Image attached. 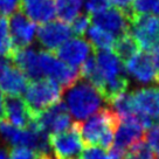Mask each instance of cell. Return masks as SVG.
<instances>
[{
    "label": "cell",
    "mask_w": 159,
    "mask_h": 159,
    "mask_svg": "<svg viewBox=\"0 0 159 159\" xmlns=\"http://www.w3.org/2000/svg\"><path fill=\"white\" fill-rule=\"evenodd\" d=\"M95 59L102 80L99 93L110 104L118 96L126 93L129 88L124 65L112 49L95 50Z\"/></svg>",
    "instance_id": "6da1fadb"
},
{
    "label": "cell",
    "mask_w": 159,
    "mask_h": 159,
    "mask_svg": "<svg viewBox=\"0 0 159 159\" xmlns=\"http://www.w3.org/2000/svg\"><path fill=\"white\" fill-rule=\"evenodd\" d=\"M62 96L63 103L76 122L95 115L107 103L98 90L82 77L62 90Z\"/></svg>",
    "instance_id": "7a4b0ae2"
},
{
    "label": "cell",
    "mask_w": 159,
    "mask_h": 159,
    "mask_svg": "<svg viewBox=\"0 0 159 159\" xmlns=\"http://www.w3.org/2000/svg\"><path fill=\"white\" fill-rule=\"evenodd\" d=\"M120 118L114 110L103 108L81 123V136L85 148L99 146L108 150L114 143L115 134Z\"/></svg>",
    "instance_id": "3957f363"
},
{
    "label": "cell",
    "mask_w": 159,
    "mask_h": 159,
    "mask_svg": "<svg viewBox=\"0 0 159 159\" xmlns=\"http://www.w3.org/2000/svg\"><path fill=\"white\" fill-rule=\"evenodd\" d=\"M62 87L50 79H42L28 84L24 97L32 117L35 118L42 111L60 102Z\"/></svg>",
    "instance_id": "277c9868"
},
{
    "label": "cell",
    "mask_w": 159,
    "mask_h": 159,
    "mask_svg": "<svg viewBox=\"0 0 159 159\" xmlns=\"http://www.w3.org/2000/svg\"><path fill=\"white\" fill-rule=\"evenodd\" d=\"M145 134L146 129L139 122L137 116L120 119L115 134L114 143L108 150L111 159L123 158L132 146L144 140Z\"/></svg>",
    "instance_id": "5b68a950"
},
{
    "label": "cell",
    "mask_w": 159,
    "mask_h": 159,
    "mask_svg": "<svg viewBox=\"0 0 159 159\" xmlns=\"http://www.w3.org/2000/svg\"><path fill=\"white\" fill-rule=\"evenodd\" d=\"M129 33L142 52H153L159 46V18L153 14H134Z\"/></svg>",
    "instance_id": "8992f818"
},
{
    "label": "cell",
    "mask_w": 159,
    "mask_h": 159,
    "mask_svg": "<svg viewBox=\"0 0 159 159\" xmlns=\"http://www.w3.org/2000/svg\"><path fill=\"white\" fill-rule=\"evenodd\" d=\"M49 142L55 159H79L85 148L81 136V122H73L69 129L49 136Z\"/></svg>",
    "instance_id": "52a82bcc"
},
{
    "label": "cell",
    "mask_w": 159,
    "mask_h": 159,
    "mask_svg": "<svg viewBox=\"0 0 159 159\" xmlns=\"http://www.w3.org/2000/svg\"><path fill=\"white\" fill-rule=\"evenodd\" d=\"M39 61L42 75L59 83L63 89L81 79V71L79 68L68 66L52 52L40 50Z\"/></svg>",
    "instance_id": "ba28073f"
},
{
    "label": "cell",
    "mask_w": 159,
    "mask_h": 159,
    "mask_svg": "<svg viewBox=\"0 0 159 159\" xmlns=\"http://www.w3.org/2000/svg\"><path fill=\"white\" fill-rule=\"evenodd\" d=\"M132 15L131 11L125 12L117 7H109L99 13L91 14V21L94 22V26L108 32L117 39L129 33L130 20Z\"/></svg>",
    "instance_id": "9c48e42d"
},
{
    "label": "cell",
    "mask_w": 159,
    "mask_h": 159,
    "mask_svg": "<svg viewBox=\"0 0 159 159\" xmlns=\"http://www.w3.org/2000/svg\"><path fill=\"white\" fill-rule=\"evenodd\" d=\"M125 73L139 84H152L159 81V74L152 59V55L138 52L131 59L124 62Z\"/></svg>",
    "instance_id": "30bf717a"
},
{
    "label": "cell",
    "mask_w": 159,
    "mask_h": 159,
    "mask_svg": "<svg viewBox=\"0 0 159 159\" xmlns=\"http://www.w3.org/2000/svg\"><path fill=\"white\" fill-rule=\"evenodd\" d=\"M33 119L39 125L40 129L49 136L61 134L69 129L70 125L73 124L69 111L63 102L55 103Z\"/></svg>",
    "instance_id": "8fae6325"
},
{
    "label": "cell",
    "mask_w": 159,
    "mask_h": 159,
    "mask_svg": "<svg viewBox=\"0 0 159 159\" xmlns=\"http://www.w3.org/2000/svg\"><path fill=\"white\" fill-rule=\"evenodd\" d=\"M73 34L70 26L61 20H52L40 26L36 34V39L40 47L46 52L59 49L65 42L70 39Z\"/></svg>",
    "instance_id": "7c38bea8"
},
{
    "label": "cell",
    "mask_w": 159,
    "mask_h": 159,
    "mask_svg": "<svg viewBox=\"0 0 159 159\" xmlns=\"http://www.w3.org/2000/svg\"><path fill=\"white\" fill-rule=\"evenodd\" d=\"M7 21L14 50L32 46L38 33L35 22L26 16L21 11H18L11 15Z\"/></svg>",
    "instance_id": "4fadbf2b"
},
{
    "label": "cell",
    "mask_w": 159,
    "mask_h": 159,
    "mask_svg": "<svg viewBox=\"0 0 159 159\" xmlns=\"http://www.w3.org/2000/svg\"><path fill=\"white\" fill-rule=\"evenodd\" d=\"M94 52L88 40L82 36H74L60 47L56 56L70 67L79 68L94 54Z\"/></svg>",
    "instance_id": "5bb4252c"
},
{
    "label": "cell",
    "mask_w": 159,
    "mask_h": 159,
    "mask_svg": "<svg viewBox=\"0 0 159 159\" xmlns=\"http://www.w3.org/2000/svg\"><path fill=\"white\" fill-rule=\"evenodd\" d=\"M40 50L34 47L30 46L21 49H15L11 56L12 62H14L15 66L19 68L25 76L32 82L39 81L43 79V75L40 68Z\"/></svg>",
    "instance_id": "9a60e30c"
},
{
    "label": "cell",
    "mask_w": 159,
    "mask_h": 159,
    "mask_svg": "<svg viewBox=\"0 0 159 159\" xmlns=\"http://www.w3.org/2000/svg\"><path fill=\"white\" fill-rule=\"evenodd\" d=\"M4 115L6 120L18 129H26L33 119L25 99L20 96L6 97L4 101Z\"/></svg>",
    "instance_id": "2e32d148"
},
{
    "label": "cell",
    "mask_w": 159,
    "mask_h": 159,
    "mask_svg": "<svg viewBox=\"0 0 159 159\" xmlns=\"http://www.w3.org/2000/svg\"><path fill=\"white\" fill-rule=\"evenodd\" d=\"M137 115H144L153 120H159V88L146 87L132 91Z\"/></svg>",
    "instance_id": "e0dca14e"
},
{
    "label": "cell",
    "mask_w": 159,
    "mask_h": 159,
    "mask_svg": "<svg viewBox=\"0 0 159 159\" xmlns=\"http://www.w3.org/2000/svg\"><path fill=\"white\" fill-rule=\"evenodd\" d=\"M28 87V79L15 65L10 63L0 70V90L8 96L25 94Z\"/></svg>",
    "instance_id": "ac0fdd59"
},
{
    "label": "cell",
    "mask_w": 159,
    "mask_h": 159,
    "mask_svg": "<svg viewBox=\"0 0 159 159\" xmlns=\"http://www.w3.org/2000/svg\"><path fill=\"white\" fill-rule=\"evenodd\" d=\"M21 12L33 22L46 24L56 15L55 0H21Z\"/></svg>",
    "instance_id": "d6986e66"
},
{
    "label": "cell",
    "mask_w": 159,
    "mask_h": 159,
    "mask_svg": "<svg viewBox=\"0 0 159 159\" xmlns=\"http://www.w3.org/2000/svg\"><path fill=\"white\" fill-rule=\"evenodd\" d=\"M84 0H55L56 14L63 22H73L80 14H82V7Z\"/></svg>",
    "instance_id": "ffe728a7"
},
{
    "label": "cell",
    "mask_w": 159,
    "mask_h": 159,
    "mask_svg": "<svg viewBox=\"0 0 159 159\" xmlns=\"http://www.w3.org/2000/svg\"><path fill=\"white\" fill-rule=\"evenodd\" d=\"M87 34V40L93 46L94 50L114 49L116 38L110 33L98 28L97 26H90Z\"/></svg>",
    "instance_id": "44dd1931"
},
{
    "label": "cell",
    "mask_w": 159,
    "mask_h": 159,
    "mask_svg": "<svg viewBox=\"0 0 159 159\" xmlns=\"http://www.w3.org/2000/svg\"><path fill=\"white\" fill-rule=\"evenodd\" d=\"M110 104L112 105V110L118 115L120 119L137 116V109H136L132 93L126 91L118 96L116 99H114Z\"/></svg>",
    "instance_id": "7402d4cb"
},
{
    "label": "cell",
    "mask_w": 159,
    "mask_h": 159,
    "mask_svg": "<svg viewBox=\"0 0 159 159\" xmlns=\"http://www.w3.org/2000/svg\"><path fill=\"white\" fill-rule=\"evenodd\" d=\"M139 47L134 39L130 35V33L124 34L116 39L114 46V52L117 54L119 59L123 62H126L129 59H131L134 54L139 52Z\"/></svg>",
    "instance_id": "603a6c76"
},
{
    "label": "cell",
    "mask_w": 159,
    "mask_h": 159,
    "mask_svg": "<svg viewBox=\"0 0 159 159\" xmlns=\"http://www.w3.org/2000/svg\"><path fill=\"white\" fill-rule=\"evenodd\" d=\"M13 52L14 47L8 30V21L4 16H0V57H11Z\"/></svg>",
    "instance_id": "cb8c5ba5"
},
{
    "label": "cell",
    "mask_w": 159,
    "mask_h": 159,
    "mask_svg": "<svg viewBox=\"0 0 159 159\" xmlns=\"http://www.w3.org/2000/svg\"><path fill=\"white\" fill-rule=\"evenodd\" d=\"M132 14H159V0H134L131 5Z\"/></svg>",
    "instance_id": "d4e9b609"
},
{
    "label": "cell",
    "mask_w": 159,
    "mask_h": 159,
    "mask_svg": "<svg viewBox=\"0 0 159 159\" xmlns=\"http://www.w3.org/2000/svg\"><path fill=\"white\" fill-rule=\"evenodd\" d=\"M0 134L6 142H8L13 146L19 145V139L21 130L15 128L14 125L8 123L6 119H0Z\"/></svg>",
    "instance_id": "484cf974"
},
{
    "label": "cell",
    "mask_w": 159,
    "mask_h": 159,
    "mask_svg": "<svg viewBox=\"0 0 159 159\" xmlns=\"http://www.w3.org/2000/svg\"><path fill=\"white\" fill-rule=\"evenodd\" d=\"M144 140L152 150L154 157L159 158V123H154L145 134Z\"/></svg>",
    "instance_id": "4316f807"
},
{
    "label": "cell",
    "mask_w": 159,
    "mask_h": 159,
    "mask_svg": "<svg viewBox=\"0 0 159 159\" xmlns=\"http://www.w3.org/2000/svg\"><path fill=\"white\" fill-rule=\"evenodd\" d=\"M90 21H91V16H89L88 13H82L80 14L76 19L71 22V32L75 33L77 36H82L84 35L90 27Z\"/></svg>",
    "instance_id": "83f0119b"
},
{
    "label": "cell",
    "mask_w": 159,
    "mask_h": 159,
    "mask_svg": "<svg viewBox=\"0 0 159 159\" xmlns=\"http://www.w3.org/2000/svg\"><path fill=\"white\" fill-rule=\"evenodd\" d=\"M83 159H111L108 151L99 146H90L84 149L82 153Z\"/></svg>",
    "instance_id": "f1b7e54d"
},
{
    "label": "cell",
    "mask_w": 159,
    "mask_h": 159,
    "mask_svg": "<svg viewBox=\"0 0 159 159\" xmlns=\"http://www.w3.org/2000/svg\"><path fill=\"white\" fill-rule=\"evenodd\" d=\"M21 5V0H0V14L1 16H8L18 12Z\"/></svg>",
    "instance_id": "f546056e"
},
{
    "label": "cell",
    "mask_w": 159,
    "mask_h": 159,
    "mask_svg": "<svg viewBox=\"0 0 159 159\" xmlns=\"http://www.w3.org/2000/svg\"><path fill=\"white\" fill-rule=\"evenodd\" d=\"M11 159H36L38 154L26 146H13L10 151Z\"/></svg>",
    "instance_id": "4dcf8cb0"
},
{
    "label": "cell",
    "mask_w": 159,
    "mask_h": 159,
    "mask_svg": "<svg viewBox=\"0 0 159 159\" xmlns=\"http://www.w3.org/2000/svg\"><path fill=\"white\" fill-rule=\"evenodd\" d=\"M109 0H84V7L88 13L95 14L109 8Z\"/></svg>",
    "instance_id": "1f68e13d"
},
{
    "label": "cell",
    "mask_w": 159,
    "mask_h": 159,
    "mask_svg": "<svg viewBox=\"0 0 159 159\" xmlns=\"http://www.w3.org/2000/svg\"><path fill=\"white\" fill-rule=\"evenodd\" d=\"M110 2H112L115 7H117L119 10L129 12L131 11V5L134 2V0H109Z\"/></svg>",
    "instance_id": "d6a6232c"
},
{
    "label": "cell",
    "mask_w": 159,
    "mask_h": 159,
    "mask_svg": "<svg viewBox=\"0 0 159 159\" xmlns=\"http://www.w3.org/2000/svg\"><path fill=\"white\" fill-rule=\"evenodd\" d=\"M152 53H153L152 59H153V62H154V67H156V69H157V71H158V74H159V46L152 52Z\"/></svg>",
    "instance_id": "836d02e7"
},
{
    "label": "cell",
    "mask_w": 159,
    "mask_h": 159,
    "mask_svg": "<svg viewBox=\"0 0 159 159\" xmlns=\"http://www.w3.org/2000/svg\"><path fill=\"white\" fill-rule=\"evenodd\" d=\"M12 63V59L11 57H0V70H2L6 66Z\"/></svg>",
    "instance_id": "e575fe53"
},
{
    "label": "cell",
    "mask_w": 159,
    "mask_h": 159,
    "mask_svg": "<svg viewBox=\"0 0 159 159\" xmlns=\"http://www.w3.org/2000/svg\"><path fill=\"white\" fill-rule=\"evenodd\" d=\"M4 96H2V91L0 90V119L5 118V115H4Z\"/></svg>",
    "instance_id": "d590c367"
},
{
    "label": "cell",
    "mask_w": 159,
    "mask_h": 159,
    "mask_svg": "<svg viewBox=\"0 0 159 159\" xmlns=\"http://www.w3.org/2000/svg\"><path fill=\"white\" fill-rule=\"evenodd\" d=\"M0 159H8V151L6 149H0Z\"/></svg>",
    "instance_id": "8d00e7d4"
},
{
    "label": "cell",
    "mask_w": 159,
    "mask_h": 159,
    "mask_svg": "<svg viewBox=\"0 0 159 159\" xmlns=\"http://www.w3.org/2000/svg\"><path fill=\"white\" fill-rule=\"evenodd\" d=\"M122 159H137V158L134 157V154H131L130 152H128V153L125 154V156H124V157H123Z\"/></svg>",
    "instance_id": "74e56055"
},
{
    "label": "cell",
    "mask_w": 159,
    "mask_h": 159,
    "mask_svg": "<svg viewBox=\"0 0 159 159\" xmlns=\"http://www.w3.org/2000/svg\"><path fill=\"white\" fill-rule=\"evenodd\" d=\"M79 159H83V158H82V157H80V158Z\"/></svg>",
    "instance_id": "f35d334b"
},
{
    "label": "cell",
    "mask_w": 159,
    "mask_h": 159,
    "mask_svg": "<svg viewBox=\"0 0 159 159\" xmlns=\"http://www.w3.org/2000/svg\"><path fill=\"white\" fill-rule=\"evenodd\" d=\"M158 84H159V81H158Z\"/></svg>",
    "instance_id": "ab89813d"
}]
</instances>
